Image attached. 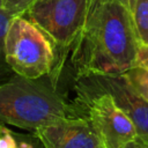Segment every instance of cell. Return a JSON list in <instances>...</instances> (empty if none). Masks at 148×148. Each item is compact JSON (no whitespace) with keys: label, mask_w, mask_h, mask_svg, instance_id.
Returning a JSON list of instances; mask_svg holds the SVG:
<instances>
[{"label":"cell","mask_w":148,"mask_h":148,"mask_svg":"<svg viewBox=\"0 0 148 148\" xmlns=\"http://www.w3.org/2000/svg\"><path fill=\"white\" fill-rule=\"evenodd\" d=\"M73 103H67L49 75L28 79L14 74L0 84V123L28 132L75 116Z\"/></svg>","instance_id":"7a4b0ae2"},{"label":"cell","mask_w":148,"mask_h":148,"mask_svg":"<svg viewBox=\"0 0 148 148\" xmlns=\"http://www.w3.org/2000/svg\"><path fill=\"white\" fill-rule=\"evenodd\" d=\"M35 0H2L3 8L13 16L23 15Z\"/></svg>","instance_id":"8fae6325"},{"label":"cell","mask_w":148,"mask_h":148,"mask_svg":"<svg viewBox=\"0 0 148 148\" xmlns=\"http://www.w3.org/2000/svg\"><path fill=\"white\" fill-rule=\"evenodd\" d=\"M89 0H35L24 15L40 28L56 49V67L50 76L58 86L65 60L79 36Z\"/></svg>","instance_id":"3957f363"},{"label":"cell","mask_w":148,"mask_h":148,"mask_svg":"<svg viewBox=\"0 0 148 148\" xmlns=\"http://www.w3.org/2000/svg\"><path fill=\"white\" fill-rule=\"evenodd\" d=\"M17 141H18V147L17 148H44V145L42 143L40 139L34 133H17Z\"/></svg>","instance_id":"4fadbf2b"},{"label":"cell","mask_w":148,"mask_h":148,"mask_svg":"<svg viewBox=\"0 0 148 148\" xmlns=\"http://www.w3.org/2000/svg\"><path fill=\"white\" fill-rule=\"evenodd\" d=\"M73 101L76 114H82L90 123L103 148H125L139 138V133L113 97L104 91H90L74 88Z\"/></svg>","instance_id":"5b68a950"},{"label":"cell","mask_w":148,"mask_h":148,"mask_svg":"<svg viewBox=\"0 0 148 148\" xmlns=\"http://www.w3.org/2000/svg\"><path fill=\"white\" fill-rule=\"evenodd\" d=\"M44 148H103L90 123L82 114H75L34 132Z\"/></svg>","instance_id":"52a82bcc"},{"label":"cell","mask_w":148,"mask_h":148,"mask_svg":"<svg viewBox=\"0 0 148 148\" xmlns=\"http://www.w3.org/2000/svg\"><path fill=\"white\" fill-rule=\"evenodd\" d=\"M5 56L10 69L28 79L51 75L57 60L51 39L24 14L14 16L9 23Z\"/></svg>","instance_id":"277c9868"},{"label":"cell","mask_w":148,"mask_h":148,"mask_svg":"<svg viewBox=\"0 0 148 148\" xmlns=\"http://www.w3.org/2000/svg\"><path fill=\"white\" fill-rule=\"evenodd\" d=\"M13 17L14 16L3 8L2 0H0V84L6 82L15 74L8 66L5 56V38Z\"/></svg>","instance_id":"ba28073f"},{"label":"cell","mask_w":148,"mask_h":148,"mask_svg":"<svg viewBox=\"0 0 148 148\" xmlns=\"http://www.w3.org/2000/svg\"><path fill=\"white\" fill-rule=\"evenodd\" d=\"M74 88L110 94L133 121L139 138L148 141V102L135 90L124 74L81 76L75 79Z\"/></svg>","instance_id":"8992f818"},{"label":"cell","mask_w":148,"mask_h":148,"mask_svg":"<svg viewBox=\"0 0 148 148\" xmlns=\"http://www.w3.org/2000/svg\"><path fill=\"white\" fill-rule=\"evenodd\" d=\"M125 148H148V141H146L141 138H136L135 140L127 143L125 146Z\"/></svg>","instance_id":"9a60e30c"},{"label":"cell","mask_w":148,"mask_h":148,"mask_svg":"<svg viewBox=\"0 0 148 148\" xmlns=\"http://www.w3.org/2000/svg\"><path fill=\"white\" fill-rule=\"evenodd\" d=\"M131 12L139 42L148 45V0H134Z\"/></svg>","instance_id":"9c48e42d"},{"label":"cell","mask_w":148,"mask_h":148,"mask_svg":"<svg viewBox=\"0 0 148 148\" xmlns=\"http://www.w3.org/2000/svg\"><path fill=\"white\" fill-rule=\"evenodd\" d=\"M135 90L148 102V72L139 66H133L124 73Z\"/></svg>","instance_id":"30bf717a"},{"label":"cell","mask_w":148,"mask_h":148,"mask_svg":"<svg viewBox=\"0 0 148 148\" xmlns=\"http://www.w3.org/2000/svg\"><path fill=\"white\" fill-rule=\"evenodd\" d=\"M126 6H128L130 7V9L132 8V6H133V3H134V0H121Z\"/></svg>","instance_id":"2e32d148"},{"label":"cell","mask_w":148,"mask_h":148,"mask_svg":"<svg viewBox=\"0 0 148 148\" xmlns=\"http://www.w3.org/2000/svg\"><path fill=\"white\" fill-rule=\"evenodd\" d=\"M18 141L16 132L9 130L6 124L0 123V148H17Z\"/></svg>","instance_id":"7c38bea8"},{"label":"cell","mask_w":148,"mask_h":148,"mask_svg":"<svg viewBox=\"0 0 148 148\" xmlns=\"http://www.w3.org/2000/svg\"><path fill=\"white\" fill-rule=\"evenodd\" d=\"M135 66H139L148 72V45L139 44L136 57H135Z\"/></svg>","instance_id":"5bb4252c"},{"label":"cell","mask_w":148,"mask_h":148,"mask_svg":"<svg viewBox=\"0 0 148 148\" xmlns=\"http://www.w3.org/2000/svg\"><path fill=\"white\" fill-rule=\"evenodd\" d=\"M139 44L128 6L121 0H89L83 27L71 50L75 79L124 74L135 66Z\"/></svg>","instance_id":"6da1fadb"}]
</instances>
